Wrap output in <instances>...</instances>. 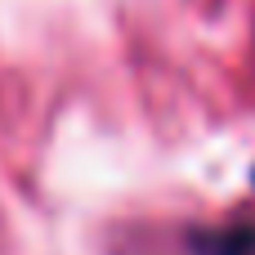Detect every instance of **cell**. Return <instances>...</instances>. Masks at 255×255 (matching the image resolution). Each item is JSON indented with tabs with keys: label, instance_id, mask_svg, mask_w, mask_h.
<instances>
[{
	"label": "cell",
	"instance_id": "obj_1",
	"mask_svg": "<svg viewBox=\"0 0 255 255\" xmlns=\"http://www.w3.org/2000/svg\"><path fill=\"white\" fill-rule=\"evenodd\" d=\"M202 255H255V224H229L197 238Z\"/></svg>",
	"mask_w": 255,
	"mask_h": 255
}]
</instances>
